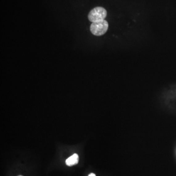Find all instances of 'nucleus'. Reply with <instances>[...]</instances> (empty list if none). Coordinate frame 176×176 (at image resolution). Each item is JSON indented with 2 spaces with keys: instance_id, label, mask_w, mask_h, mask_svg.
<instances>
[{
  "instance_id": "f257e3e1",
  "label": "nucleus",
  "mask_w": 176,
  "mask_h": 176,
  "mask_svg": "<svg viewBox=\"0 0 176 176\" xmlns=\"http://www.w3.org/2000/svg\"><path fill=\"white\" fill-rule=\"evenodd\" d=\"M108 23L103 20L92 23L90 26V31L92 35L99 36L104 35L108 31Z\"/></svg>"
},
{
  "instance_id": "f03ea898",
  "label": "nucleus",
  "mask_w": 176,
  "mask_h": 176,
  "mask_svg": "<svg viewBox=\"0 0 176 176\" xmlns=\"http://www.w3.org/2000/svg\"><path fill=\"white\" fill-rule=\"evenodd\" d=\"M107 12L102 7H96L92 10L88 14V19L92 22L103 20L106 17Z\"/></svg>"
},
{
  "instance_id": "7ed1b4c3",
  "label": "nucleus",
  "mask_w": 176,
  "mask_h": 176,
  "mask_svg": "<svg viewBox=\"0 0 176 176\" xmlns=\"http://www.w3.org/2000/svg\"><path fill=\"white\" fill-rule=\"evenodd\" d=\"M79 161V157L77 154H74L71 156L69 158H68L66 161V163L69 166H72L78 163Z\"/></svg>"
},
{
  "instance_id": "20e7f679",
  "label": "nucleus",
  "mask_w": 176,
  "mask_h": 176,
  "mask_svg": "<svg viewBox=\"0 0 176 176\" xmlns=\"http://www.w3.org/2000/svg\"><path fill=\"white\" fill-rule=\"evenodd\" d=\"M88 176H96V175L94 173H91Z\"/></svg>"
},
{
  "instance_id": "39448f33",
  "label": "nucleus",
  "mask_w": 176,
  "mask_h": 176,
  "mask_svg": "<svg viewBox=\"0 0 176 176\" xmlns=\"http://www.w3.org/2000/svg\"><path fill=\"white\" fill-rule=\"evenodd\" d=\"M21 176V175H20V176Z\"/></svg>"
}]
</instances>
